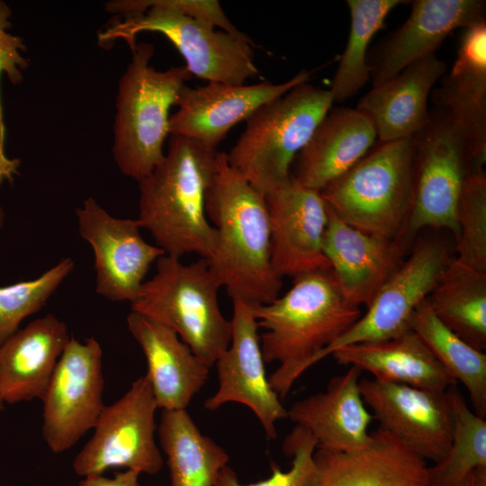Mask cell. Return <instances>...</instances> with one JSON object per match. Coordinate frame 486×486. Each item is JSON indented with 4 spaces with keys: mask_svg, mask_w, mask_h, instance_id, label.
Returning a JSON list of instances; mask_svg holds the SVG:
<instances>
[{
    "mask_svg": "<svg viewBox=\"0 0 486 486\" xmlns=\"http://www.w3.org/2000/svg\"><path fill=\"white\" fill-rule=\"evenodd\" d=\"M205 210L217 231L209 267L220 287L234 300L263 305L279 297L283 285L271 263L266 197L218 151Z\"/></svg>",
    "mask_w": 486,
    "mask_h": 486,
    "instance_id": "obj_1",
    "label": "cell"
},
{
    "mask_svg": "<svg viewBox=\"0 0 486 486\" xmlns=\"http://www.w3.org/2000/svg\"><path fill=\"white\" fill-rule=\"evenodd\" d=\"M250 306L258 328L266 329L260 336L265 363L279 364L268 380L280 399L362 316L359 307L342 296L331 270L293 278L283 296Z\"/></svg>",
    "mask_w": 486,
    "mask_h": 486,
    "instance_id": "obj_2",
    "label": "cell"
},
{
    "mask_svg": "<svg viewBox=\"0 0 486 486\" xmlns=\"http://www.w3.org/2000/svg\"><path fill=\"white\" fill-rule=\"evenodd\" d=\"M218 150L181 136H171L163 160L138 182L140 227L148 230L166 255L194 253L209 260L217 231L209 222L205 197Z\"/></svg>",
    "mask_w": 486,
    "mask_h": 486,
    "instance_id": "obj_3",
    "label": "cell"
},
{
    "mask_svg": "<svg viewBox=\"0 0 486 486\" xmlns=\"http://www.w3.org/2000/svg\"><path fill=\"white\" fill-rule=\"evenodd\" d=\"M180 0H114L105 4V11L122 14L98 33V44L110 48L118 40L132 50L140 32H159L166 36L184 57L190 75L228 85H244L259 71L254 61V42L241 38L179 10Z\"/></svg>",
    "mask_w": 486,
    "mask_h": 486,
    "instance_id": "obj_4",
    "label": "cell"
},
{
    "mask_svg": "<svg viewBox=\"0 0 486 486\" xmlns=\"http://www.w3.org/2000/svg\"><path fill=\"white\" fill-rule=\"evenodd\" d=\"M155 48L137 43L118 82L112 156L119 170L137 182L165 157L171 107L191 76L185 66L158 70L150 60Z\"/></svg>",
    "mask_w": 486,
    "mask_h": 486,
    "instance_id": "obj_5",
    "label": "cell"
},
{
    "mask_svg": "<svg viewBox=\"0 0 486 486\" xmlns=\"http://www.w3.org/2000/svg\"><path fill=\"white\" fill-rule=\"evenodd\" d=\"M329 90L309 82L267 102L247 121L226 153L230 166L263 195L291 177V165L331 109Z\"/></svg>",
    "mask_w": 486,
    "mask_h": 486,
    "instance_id": "obj_6",
    "label": "cell"
},
{
    "mask_svg": "<svg viewBox=\"0 0 486 486\" xmlns=\"http://www.w3.org/2000/svg\"><path fill=\"white\" fill-rule=\"evenodd\" d=\"M156 264V274L142 284L131 310L172 329L212 367L230 344L232 324L220 309V287L208 260L184 264L164 255Z\"/></svg>",
    "mask_w": 486,
    "mask_h": 486,
    "instance_id": "obj_7",
    "label": "cell"
},
{
    "mask_svg": "<svg viewBox=\"0 0 486 486\" xmlns=\"http://www.w3.org/2000/svg\"><path fill=\"white\" fill-rule=\"evenodd\" d=\"M415 169L413 137L380 141L320 194L327 206L346 224L394 239L410 211Z\"/></svg>",
    "mask_w": 486,
    "mask_h": 486,
    "instance_id": "obj_8",
    "label": "cell"
},
{
    "mask_svg": "<svg viewBox=\"0 0 486 486\" xmlns=\"http://www.w3.org/2000/svg\"><path fill=\"white\" fill-rule=\"evenodd\" d=\"M414 194L407 231L448 229L458 237L457 209L464 182L472 171L470 146L450 116L438 109L415 136Z\"/></svg>",
    "mask_w": 486,
    "mask_h": 486,
    "instance_id": "obj_9",
    "label": "cell"
},
{
    "mask_svg": "<svg viewBox=\"0 0 486 486\" xmlns=\"http://www.w3.org/2000/svg\"><path fill=\"white\" fill-rule=\"evenodd\" d=\"M158 405L147 375L132 382L115 402L104 406L94 434L75 457L72 467L81 476L124 467L157 474L163 457L155 440Z\"/></svg>",
    "mask_w": 486,
    "mask_h": 486,
    "instance_id": "obj_10",
    "label": "cell"
},
{
    "mask_svg": "<svg viewBox=\"0 0 486 486\" xmlns=\"http://www.w3.org/2000/svg\"><path fill=\"white\" fill-rule=\"evenodd\" d=\"M103 350L94 338H70L41 398L42 435L53 453L71 448L93 429L104 408Z\"/></svg>",
    "mask_w": 486,
    "mask_h": 486,
    "instance_id": "obj_11",
    "label": "cell"
},
{
    "mask_svg": "<svg viewBox=\"0 0 486 486\" xmlns=\"http://www.w3.org/2000/svg\"><path fill=\"white\" fill-rule=\"evenodd\" d=\"M76 215L79 234L94 251L95 292L112 302L132 303L149 267L165 251L142 238L138 220L115 218L91 196Z\"/></svg>",
    "mask_w": 486,
    "mask_h": 486,
    "instance_id": "obj_12",
    "label": "cell"
},
{
    "mask_svg": "<svg viewBox=\"0 0 486 486\" xmlns=\"http://www.w3.org/2000/svg\"><path fill=\"white\" fill-rule=\"evenodd\" d=\"M447 250L439 242L418 244L376 292L368 310L321 354L354 344L377 342L410 329V318L437 284L448 264Z\"/></svg>",
    "mask_w": 486,
    "mask_h": 486,
    "instance_id": "obj_13",
    "label": "cell"
},
{
    "mask_svg": "<svg viewBox=\"0 0 486 486\" xmlns=\"http://www.w3.org/2000/svg\"><path fill=\"white\" fill-rule=\"evenodd\" d=\"M359 390L380 428L422 458L434 463L452 440L453 411L446 391H431L377 379H362Z\"/></svg>",
    "mask_w": 486,
    "mask_h": 486,
    "instance_id": "obj_14",
    "label": "cell"
},
{
    "mask_svg": "<svg viewBox=\"0 0 486 486\" xmlns=\"http://www.w3.org/2000/svg\"><path fill=\"white\" fill-rule=\"evenodd\" d=\"M271 263L283 278L330 270L323 251L328 209L320 192L289 180L266 194Z\"/></svg>",
    "mask_w": 486,
    "mask_h": 486,
    "instance_id": "obj_15",
    "label": "cell"
},
{
    "mask_svg": "<svg viewBox=\"0 0 486 486\" xmlns=\"http://www.w3.org/2000/svg\"><path fill=\"white\" fill-rule=\"evenodd\" d=\"M310 73L302 70L289 80L274 84L228 85L207 82L181 89L177 110L169 119V134L194 140L217 150L219 144L238 123L246 122L262 105L294 86L309 82Z\"/></svg>",
    "mask_w": 486,
    "mask_h": 486,
    "instance_id": "obj_16",
    "label": "cell"
},
{
    "mask_svg": "<svg viewBox=\"0 0 486 486\" xmlns=\"http://www.w3.org/2000/svg\"><path fill=\"white\" fill-rule=\"evenodd\" d=\"M231 340L215 362L219 387L204 401V408L216 410L228 402L248 407L270 439L277 436L275 423L288 418L287 410L270 385L261 351L258 326L251 306L234 300Z\"/></svg>",
    "mask_w": 486,
    "mask_h": 486,
    "instance_id": "obj_17",
    "label": "cell"
},
{
    "mask_svg": "<svg viewBox=\"0 0 486 486\" xmlns=\"http://www.w3.org/2000/svg\"><path fill=\"white\" fill-rule=\"evenodd\" d=\"M485 15L486 4L482 0L413 1L408 19L368 51L373 87L435 53L453 31L485 22Z\"/></svg>",
    "mask_w": 486,
    "mask_h": 486,
    "instance_id": "obj_18",
    "label": "cell"
},
{
    "mask_svg": "<svg viewBox=\"0 0 486 486\" xmlns=\"http://www.w3.org/2000/svg\"><path fill=\"white\" fill-rule=\"evenodd\" d=\"M357 451L316 448L314 471L306 486H428L424 458L379 428Z\"/></svg>",
    "mask_w": 486,
    "mask_h": 486,
    "instance_id": "obj_19",
    "label": "cell"
},
{
    "mask_svg": "<svg viewBox=\"0 0 486 486\" xmlns=\"http://www.w3.org/2000/svg\"><path fill=\"white\" fill-rule=\"evenodd\" d=\"M430 99L445 111L467 140L472 170L486 161V21L463 30L452 68Z\"/></svg>",
    "mask_w": 486,
    "mask_h": 486,
    "instance_id": "obj_20",
    "label": "cell"
},
{
    "mask_svg": "<svg viewBox=\"0 0 486 486\" xmlns=\"http://www.w3.org/2000/svg\"><path fill=\"white\" fill-rule=\"evenodd\" d=\"M327 209L323 251L334 280L346 301L368 306L400 265L403 248L396 238L363 232Z\"/></svg>",
    "mask_w": 486,
    "mask_h": 486,
    "instance_id": "obj_21",
    "label": "cell"
},
{
    "mask_svg": "<svg viewBox=\"0 0 486 486\" xmlns=\"http://www.w3.org/2000/svg\"><path fill=\"white\" fill-rule=\"evenodd\" d=\"M126 320L146 357V375L158 408L186 410L207 382L211 367L176 333L160 322L132 310Z\"/></svg>",
    "mask_w": 486,
    "mask_h": 486,
    "instance_id": "obj_22",
    "label": "cell"
},
{
    "mask_svg": "<svg viewBox=\"0 0 486 486\" xmlns=\"http://www.w3.org/2000/svg\"><path fill=\"white\" fill-rule=\"evenodd\" d=\"M361 373L350 366L332 377L325 392L300 400L287 410L292 421L311 433L317 448L353 452L369 444L368 427L374 418L359 390Z\"/></svg>",
    "mask_w": 486,
    "mask_h": 486,
    "instance_id": "obj_23",
    "label": "cell"
},
{
    "mask_svg": "<svg viewBox=\"0 0 486 486\" xmlns=\"http://www.w3.org/2000/svg\"><path fill=\"white\" fill-rule=\"evenodd\" d=\"M446 69L442 59L430 54L373 87L359 101L356 109L372 122L379 141L412 138L429 122L428 100Z\"/></svg>",
    "mask_w": 486,
    "mask_h": 486,
    "instance_id": "obj_24",
    "label": "cell"
},
{
    "mask_svg": "<svg viewBox=\"0 0 486 486\" xmlns=\"http://www.w3.org/2000/svg\"><path fill=\"white\" fill-rule=\"evenodd\" d=\"M66 324L49 313L18 329L0 346V400L41 399L70 339Z\"/></svg>",
    "mask_w": 486,
    "mask_h": 486,
    "instance_id": "obj_25",
    "label": "cell"
},
{
    "mask_svg": "<svg viewBox=\"0 0 486 486\" xmlns=\"http://www.w3.org/2000/svg\"><path fill=\"white\" fill-rule=\"evenodd\" d=\"M376 138L372 122L356 108H331L297 155L292 176L320 192L364 157Z\"/></svg>",
    "mask_w": 486,
    "mask_h": 486,
    "instance_id": "obj_26",
    "label": "cell"
},
{
    "mask_svg": "<svg viewBox=\"0 0 486 486\" xmlns=\"http://www.w3.org/2000/svg\"><path fill=\"white\" fill-rule=\"evenodd\" d=\"M331 355L338 364L370 372L380 381L440 392L456 382L412 329L386 340L346 346Z\"/></svg>",
    "mask_w": 486,
    "mask_h": 486,
    "instance_id": "obj_27",
    "label": "cell"
},
{
    "mask_svg": "<svg viewBox=\"0 0 486 486\" xmlns=\"http://www.w3.org/2000/svg\"><path fill=\"white\" fill-rule=\"evenodd\" d=\"M171 486H214L228 453L203 435L186 410H162L158 427Z\"/></svg>",
    "mask_w": 486,
    "mask_h": 486,
    "instance_id": "obj_28",
    "label": "cell"
},
{
    "mask_svg": "<svg viewBox=\"0 0 486 486\" xmlns=\"http://www.w3.org/2000/svg\"><path fill=\"white\" fill-rule=\"evenodd\" d=\"M439 320L477 350L486 349V273L455 259L428 297Z\"/></svg>",
    "mask_w": 486,
    "mask_h": 486,
    "instance_id": "obj_29",
    "label": "cell"
},
{
    "mask_svg": "<svg viewBox=\"0 0 486 486\" xmlns=\"http://www.w3.org/2000/svg\"><path fill=\"white\" fill-rule=\"evenodd\" d=\"M412 329L428 346L436 359L467 390L475 414L486 417V355L477 350L436 316L428 298L414 310Z\"/></svg>",
    "mask_w": 486,
    "mask_h": 486,
    "instance_id": "obj_30",
    "label": "cell"
},
{
    "mask_svg": "<svg viewBox=\"0 0 486 486\" xmlns=\"http://www.w3.org/2000/svg\"><path fill=\"white\" fill-rule=\"evenodd\" d=\"M401 0H347L350 32L328 89L334 103H342L361 90L370 80L368 48L382 28L387 15Z\"/></svg>",
    "mask_w": 486,
    "mask_h": 486,
    "instance_id": "obj_31",
    "label": "cell"
},
{
    "mask_svg": "<svg viewBox=\"0 0 486 486\" xmlns=\"http://www.w3.org/2000/svg\"><path fill=\"white\" fill-rule=\"evenodd\" d=\"M453 411L452 440L445 455L428 467V486H459L475 469L486 467V420L467 406L452 385L446 390Z\"/></svg>",
    "mask_w": 486,
    "mask_h": 486,
    "instance_id": "obj_32",
    "label": "cell"
},
{
    "mask_svg": "<svg viewBox=\"0 0 486 486\" xmlns=\"http://www.w3.org/2000/svg\"><path fill=\"white\" fill-rule=\"evenodd\" d=\"M74 266L66 257L36 279L0 287V346L25 318L43 308Z\"/></svg>",
    "mask_w": 486,
    "mask_h": 486,
    "instance_id": "obj_33",
    "label": "cell"
},
{
    "mask_svg": "<svg viewBox=\"0 0 486 486\" xmlns=\"http://www.w3.org/2000/svg\"><path fill=\"white\" fill-rule=\"evenodd\" d=\"M459 263L486 273V176L471 171L463 185L457 209Z\"/></svg>",
    "mask_w": 486,
    "mask_h": 486,
    "instance_id": "obj_34",
    "label": "cell"
},
{
    "mask_svg": "<svg viewBox=\"0 0 486 486\" xmlns=\"http://www.w3.org/2000/svg\"><path fill=\"white\" fill-rule=\"evenodd\" d=\"M12 14L9 5L0 0V184L4 181L13 183L20 166L19 159L8 158L5 152L6 126L1 83L4 76L11 84H21L30 63L23 55L26 51L23 38L8 32L12 27Z\"/></svg>",
    "mask_w": 486,
    "mask_h": 486,
    "instance_id": "obj_35",
    "label": "cell"
},
{
    "mask_svg": "<svg viewBox=\"0 0 486 486\" xmlns=\"http://www.w3.org/2000/svg\"><path fill=\"white\" fill-rule=\"evenodd\" d=\"M317 446L311 433L296 425L284 443V453L293 457L289 471L283 472L273 465L272 474L266 480L242 484L235 472L227 465L219 473L214 486H306L314 471L313 455Z\"/></svg>",
    "mask_w": 486,
    "mask_h": 486,
    "instance_id": "obj_36",
    "label": "cell"
},
{
    "mask_svg": "<svg viewBox=\"0 0 486 486\" xmlns=\"http://www.w3.org/2000/svg\"><path fill=\"white\" fill-rule=\"evenodd\" d=\"M140 474L136 471L126 470L116 473L112 478L101 474L84 476L78 486H140Z\"/></svg>",
    "mask_w": 486,
    "mask_h": 486,
    "instance_id": "obj_37",
    "label": "cell"
},
{
    "mask_svg": "<svg viewBox=\"0 0 486 486\" xmlns=\"http://www.w3.org/2000/svg\"><path fill=\"white\" fill-rule=\"evenodd\" d=\"M459 486H486V467L472 471Z\"/></svg>",
    "mask_w": 486,
    "mask_h": 486,
    "instance_id": "obj_38",
    "label": "cell"
},
{
    "mask_svg": "<svg viewBox=\"0 0 486 486\" xmlns=\"http://www.w3.org/2000/svg\"><path fill=\"white\" fill-rule=\"evenodd\" d=\"M4 220V213L3 209L0 207V228L3 226Z\"/></svg>",
    "mask_w": 486,
    "mask_h": 486,
    "instance_id": "obj_39",
    "label": "cell"
},
{
    "mask_svg": "<svg viewBox=\"0 0 486 486\" xmlns=\"http://www.w3.org/2000/svg\"><path fill=\"white\" fill-rule=\"evenodd\" d=\"M4 409V403L3 401L0 400V410Z\"/></svg>",
    "mask_w": 486,
    "mask_h": 486,
    "instance_id": "obj_40",
    "label": "cell"
}]
</instances>
